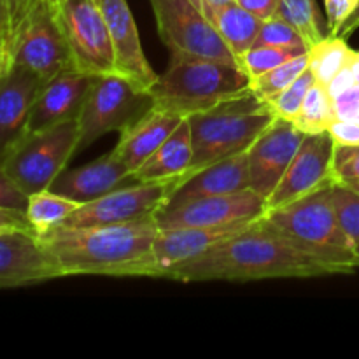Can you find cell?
<instances>
[{"label":"cell","instance_id":"1","mask_svg":"<svg viewBox=\"0 0 359 359\" xmlns=\"http://www.w3.org/2000/svg\"><path fill=\"white\" fill-rule=\"evenodd\" d=\"M325 276H332V272L287 241L263 216L198 258L172 269L165 279L179 283H249Z\"/></svg>","mask_w":359,"mask_h":359},{"label":"cell","instance_id":"2","mask_svg":"<svg viewBox=\"0 0 359 359\" xmlns=\"http://www.w3.org/2000/svg\"><path fill=\"white\" fill-rule=\"evenodd\" d=\"M156 217L104 226H58L39 235L67 276L160 277L154 258Z\"/></svg>","mask_w":359,"mask_h":359},{"label":"cell","instance_id":"3","mask_svg":"<svg viewBox=\"0 0 359 359\" xmlns=\"http://www.w3.org/2000/svg\"><path fill=\"white\" fill-rule=\"evenodd\" d=\"M251 93V79L237 65L193 56H170V65L151 88L154 105L189 118Z\"/></svg>","mask_w":359,"mask_h":359},{"label":"cell","instance_id":"4","mask_svg":"<svg viewBox=\"0 0 359 359\" xmlns=\"http://www.w3.org/2000/svg\"><path fill=\"white\" fill-rule=\"evenodd\" d=\"M276 118L269 104L255 93L231 98L207 111L191 114L188 121L191 130L193 160L182 179L216 161L248 151Z\"/></svg>","mask_w":359,"mask_h":359},{"label":"cell","instance_id":"5","mask_svg":"<svg viewBox=\"0 0 359 359\" xmlns=\"http://www.w3.org/2000/svg\"><path fill=\"white\" fill-rule=\"evenodd\" d=\"M277 231L332 272L353 273L358 269L356 245L340 226L330 202L328 186L298 202L265 214Z\"/></svg>","mask_w":359,"mask_h":359},{"label":"cell","instance_id":"6","mask_svg":"<svg viewBox=\"0 0 359 359\" xmlns=\"http://www.w3.org/2000/svg\"><path fill=\"white\" fill-rule=\"evenodd\" d=\"M154 105L151 91L118 72L95 76L77 118L79 146L84 151L109 132H123Z\"/></svg>","mask_w":359,"mask_h":359},{"label":"cell","instance_id":"7","mask_svg":"<svg viewBox=\"0 0 359 359\" xmlns=\"http://www.w3.org/2000/svg\"><path fill=\"white\" fill-rule=\"evenodd\" d=\"M79 146L77 119L60 123L51 128L27 133L11 151L2 167L14 182L27 193L49 189L56 177L65 170Z\"/></svg>","mask_w":359,"mask_h":359},{"label":"cell","instance_id":"8","mask_svg":"<svg viewBox=\"0 0 359 359\" xmlns=\"http://www.w3.org/2000/svg\"><path fill=\"white\" fill-rule=\"evenodd\" d=\"M156 28L170 56H193L237 65V58L216 30L200 0H149Z\"/></svg>","mask_w":359,"mask_h":359},{"label":"cell","instance_id":"9","mask_svg":"<svg viewBox=\"0 0 359 359\" xmlns=\"http://www.w3.org/2000/svg\"><path fill=\"white\" fill-rule=\"evenodd\" d=\"M63 32L74 69L90 76L118 72L111 32L98 0L51 4Z\"/></svg>","mask_w":359,"mask_h":359},{"label":"cell","instance_id":"10","mask_svg":"<svg viewBox=\"0 0 359 359\" xmlns=\"http://www.w3.org/2000/svg\"><path fill=\"white\" fill-rule=\"evenodd\" d=\"M6 49L11 62L30 69L44 83L74 67L55 7L48 0L28 14L6 44Z\"/></svg>","mask_w":359,"mask_h":359},{"label":"cell","instance_id":"11","mask_svg":"<svg viewBox=\"0 0 359 359\" xmlns=\"http://www.w3.org/2000/svg\"><path fill=\"white\" fill-rule=\"evenodd\" d=\"M177 181L135 182L121 186L93 202L77 207L62 226H104L154 217L170 200Z\"/></svg>","mask_w":359,"mask_h":359},{"label":"cell","instance_id":"12","mask_svg":"<svg viewBox=\"0 0 359 359\" xmlns=\"http://www.w3.org/2000/svg\"><path fill=\"white\" fill-rule=\"evenodd\" d=\"M266 214V200L252 189L230 195L205 196L182 203H167L156 214L160 230L191 226H224L249 223Z\"/></svg>","mask_w":359,"mask_h":359},{"label":"cell","instance_id":"13","mask_svg":"<svg viewBox=\"0 0 359 359\" xmlns=\"http://www.w3.org/2000/svg\"><path fill=\"white\" fill-rule=\"evenodd\" d=\"M335 147L330 132L305 137L286 174L266 200V212L298 202L337 181L333 172Z\"/></svg>","mask_w":359,"mask_h":359},{"label":"cell","instance_id":"14","mask_svg":"<svg viewBox=\"0 0 359 359\" xmlns=\"http://www.w3.org/2000/svg\"><path fill=\"white\" fill-rule=\"evenodd\" d=\"M305 137L287 119H273L248 149L249 188L269 200Z\"/></svg>","mask_w":359,"mask_h":359},{"label":"cell","instance_id":"15","mask_svg":"<svg viewBox=\"0 0 359 359\" xmlns=\"http://www.w3.org/2000/svg\"><path fill=\"white\" fill-rule=\"evenodd\" d=\"M63 277L32 230L0 231V287H23Z\"/></svg>","mask_w":359,"mask_h":359},{"label":"cell","instance_id":"16","mask_svg":"<svg viewBox=\"0 0 359 359\" xmlns=\"http://www.w3.org/2000/svg\"><path fill=\"white\" fill-rule=\"evenodd\" d=\"M44 81L20 63L11 62L0 76V165L27 135L28 119Z\"/></svg>","mask_w":359,"mask_h":359},{"label":"cell","instance_id":"17","mask_svg":"<svg viewBox=\"0 0 359 359\" xmlns=\"http://www.w3.org/2000/svg\"><path fill=\"white\" fill-rule=\"evenodd\" d=\"M93 77L70 67L48 81L32 107L27 133L41 132L79 118Z\"/></svg>","mask_w":359,"mask_h":359},{"label":"cell","instance_id":"18","mask_svg":"<svg viewBox=\"0 0 359 359\" xmlns=\"http://www.w3.org/2000/svg\"><path fill=\"white\" fill-rule=\"evenodd\" d=\"M98 2L111 32L118 74L128 77L142 90L151 91L158 81V74L144 55L142 42L128 2L126 0H98Z\"/></svg>","mask_w":359,"mask_h":359},{"label":"cell","instance_id":"19","mask_svg":"<svg viewBox=\"0 0 359 359\" xmlns=\"http://www.w3.org/2000/svg\"><path fill=\"white\" fill-rule=\"evenodd\" d=\"M130 181H133L132 170L112 149L91 163L63 170L49 189L83 205L121 188Z\"/></svg>","mask_w":359,"mask_h":359},{"label":"cell","instance_id":"20","mask_svg":"<svg viewBox=\"0 0 359 359\" xmlns=\"http://www.w3.org/2000/svg\"><path fill=\"white\" fill-rule=\"evenodd\" d=\"M251 223H255V221L224 224V226H191L160 230L154 238V258H156L160 277L165 279V276L172 269L198 258L216 244L248 228Z\"/></svg>","mask_w":359,"mask_h":359},{"label":"cell","instance_id":"21","mask_svg":"<svg viewBox=\"0 0 359 359\" xmlns=\"http://www.w3.org/2000/svg\"><path fill=\"white\" fill-rule=\"evenodd\" d=\"M184 119V116L177 112L153 105L128 128L119 132V140L114 151L133 174L156 153L158 147L174 133V130Z\"/></svg>","mask_w":359,"mask_h":359},{"label":"cell","instance_id":"22","mask_svg":"<svg viewBox=\"0 0 359 359\" xmlns=\"http://www.w3.org/2000/svg\"><path fill=\"white\" fill-rule=\"evenodd\" d=\"M249 188L248 151L224 158L177 182L168 203H182L205 196L230 195Z\"/></svg>","mask_w":359,"mask_h":359},{"label":"cell","instance_id":"23","mask_svg":"<svg viewBox=\"0 0 359 359\" xmlns=\"http://www.w3.org/2000/svg\"><path fill=\"white\" fill-rule=\"evenodd\" d=\"M326 88L335 107V121L328 130L333 140L337 146L359 144V51Z\"/></svg>","mask_w":359,"mask_h":359},{"label":"cell","instance_id":"24","mask_svg":"<svg viewBox=\"0 0 359 359\" xmlns=\"http://www.w3.org/2000/svg\"><path fill=\"white\" fill-rule=\"evenodd\" d=\"M193 144L188 118L174 130L156 153L133 172V182L181 181L191 167Z\"/></svg>","mask_w":359,"mask_h":359},{"label":"cell","instance_id":"25","mask_svg":"<svg viewBox=\"0 0 359 359\" xmlns=\"http://www.w3.org/2000/svg\"><path fill=\"white\" fill-rule=\"evenodd\" d=\"M200 4H202L203 13L207 14L210 23L219 32V35L235 55V58H238L242 53H245L256 44L263 21L249 11H245L241 4L230 2L224 4V6Z\"/></svg>","mask_w":359,"mask_h":359},{"label":"cell","instance_id":"26","mask_svg":"<svg viewBox=\"0 0 359 359\" xmlns=\"http://www.w3.org/2000/svg\"><path fill=\"white\" fill-rule=\"evenodd\" d=\"M81 203L65 196L53 193L51 189L34 193L28 196V205L25 214L30 221L32 230L37 235H44L55 228L62 226L67 217L79 207Z\"/></svg>","mask_w":359,"mask_h":359},{"label":"cell","instance_id":"27","mask_svg":"<svg viewBox=\"0 0 359 359\" xmlns=\"http://www.w3.org/2000/svg\"><path fill=\"white\" fill-rule=\"evenodd\" d=\"M333 121H335V107L328 88L316 81L305 95L300 112L291 123L305 135H314V133L328 132Z\"/></svg>","mask_w":359,"mask_h":359},{"label":"cell","instance_id":"28","mask_svg":"<svg viewBox=\"0 0 359 359\" xmlns=\"http://www.w3.org/2000/svg\"><path fill=\"white\" fill-rule=\"evenodd\" d=\"M353 53L354 49H351L346 39L342 37L328 35L321 42H318L314 48L309 49V67L316 81L328 86L339 76L340 70L347 65Z\"/></svg>","mask_w":359,"mask_h":359},{"label":"cell","instance_id":"29","mask_svg":"<svg viewBox=\"0 0 359 359\" xmlns=\"http://www.w3.org/2000/svg\"><path fill=\"white\" fill-rule=\"evenodd\" d=\"M277 16L293 25L304 41L307 42L309 49L314 48L318 42L325 39L321 30V16H319L316 0H279Z\"/></svg>","mask_w":359,"mask_h":359},{"label":"cell","instance_id":"30","mask_svg":"<svg viewBox=\"0 0 359 359\" xmlns=\"http://www.w3.org/2000/svg\"><path fill=\"white\" fill-rule=\"evenodd\" d=\"M309 69V53L297 56V58L290 60V62L283 63V65L276 67V69L269 70L263 76L251 79V93L262 98L263 102L270 100L280 91L286 90L300 74H304Z\"/></svg>","mask_w":359,"mask_h":359},{"label":"cell","instance_id":"31","mask_svg":"<svg viewBox=\"0 0 359 359\" xmlns=\"http://www.w3.org/2000/svg\"><path fill=\"white\" fill-rule=\"evenodd\" d=\"M330 202L340 226L354 245L359 244V193L344 182L333 181L328 186Z\"/></svg>","mask_w":359,"mask_h":359},{"label":"cell","instance_id":"32","mask_svg":"<svg viewBox=\"0 0 359 359\" xmlns=\"http://www.w3.org/2000/svg\"><path fill=\"white\" fill-rule=\"evenodd\" d=\"M309 53V51H307ZM304 55L302 51H294V49H283L273 48V46H259L255 44L249 48L248 51L242 53L237 58L238 67L248 74L249 79H256V77L263 76L269 70L276 69V67L283 65V63L290 62V60L297 58V56Z\"/></svg>","mask_w":359,"mask_h":359},{"label":"cell","instance_id":"33","mask_svg":"<svg viewBox=\"0 0 359 359\" xmlns=\"http://www.w3.org/2000/svg\"><path fill=\"white\" fill-rule=\"evenodd\" d=\"M314 83L316 77L314 74H312L311 67H309V69L305 70L304 74H300L286 90H283L279 95H276L273 98L266 100V104H269V107L272 109V112L277 118L293 121V119L297 118L298 112H300L302 104H304L305 100V95H307V91L311 90V86Z\"/></svg>","mask_w":359,"mask_h":359},{"label":"cell","instance_id":"34","mask_svg":"<svg viewBox=\"0 0 359 359\" xmlns=\"http://www.w3.org/2000/svg\"><path fill=\"white\" fill-rule=\"evenodd\" d=\"M256 44L259 46H273V48L294 49V51L307 53L309 46L300 35V32L287 23L286 20L279 16H273L270 20L263 21L259 28Z\"/></svg>","mask_w":359,"mask_h":359},{"label":"cell","instance_id":"35","mask_svg":"<svg viewBox=\"0 0 359 359\" xmlns=\"http://www.w3.org/2000/svg\"><path fill=\"white\" fill-rule=\"evenodd\" d=\"M335 179L344 184L359 182V144H346L335 147L333 158Z\"/></svg>","mask_w":359,"mask_h":359},{"label":"cell","instance_id":"36","mask_svg":"<svg viewBox=\"0 0 359 359\" xmlns=\"http://www.w3.org/2000/svg\"><path fill=\"white\" fill-rule=\"evenodd\" d=\"M358 6L359 0H325L326 27H328L330 35L337 37L340 34L342 27L353 16Z\"/></svg>","mask_w":359,"mask_h":359},{"label":"cell","instance_id":"37","mask_svg":"<svg viewBox=\"0 0 359 359\" xmlns=\"http://www.w3.org/2000/svg\"><path fill=\"white\" fill-rule=\"evenodd\" d=\"M28 195L11 179L6 168L0 165V207L2 209L27 210Z\"/></svg>","mask_w":359,"mask_h":359},{"label":"cell","instance_id":"38","mask_svg":"<svg viewBox=\"0 0 359 359\" xmlns=\"http://www.w3.org/2000/svg\"><path fill=\"white\" fill-rule=\"evenodd\" d=\"M237 2L262 21L277 16L279 9V0H237Z\"/></svg>","mask_w":359,"mask_h":359},{"label":"cell","instance_id":"39","mask_svg":"<svg viewBox=\"0 0 359 359\" xmlns=\"http://www.w3.org/2000/svg\"><path fill=\"white\" fill-rule=\"evenodd\" d=\"M6 230H32L27 214L23 210L2 209L0 207V231Z\"/></svg>","mask_w":359,"mask_h":359},{"label":"cell","instance_id":"40","mask_svg":"<svg viewBox=\"0 0 359 359\" xmlns=\"http://www.w3.org/2000/svg\"><path fill=\"white\" fill-rule=\"evenodd\" d=\"M41 2H44V0H9L11 27H13V34H11V37H13L14 32L20 28V25L27 20L28 14H30Z\"/></svg>","mask_w":359,"mask_h":359},{"label":"cell","instance_id":"41","mask_svg":"<svg viewBox=\"0 0 359 359\" xmlns=\"http://www.w3.org/2000/svg\"><path fill=\"white\" fill-rule=\"evenodd\" d=\"M13 27H11V6L9 0H0V39L4 42H9Z\"/></svg>","mask_w":359,"mask_h":359},{"label":"cell","instance_id":"42","mask_svg":"<svg viewBox=\"0 0 359 359\" xmlns=\"http://www.w3.org/2000/svg\"><path fill=\"white\" fill-rule=\"evenodd\" d=\"M358 28H359V6H358V9L354 11L353 16H351L349 20H347V23L344 25L342 30H340V34L337 35V37H342V39L351 37V35H353L354 32L358 30Z\"/></svg>","mask_w":359,"mask_h":359},{"label":"cell","instance_id":"43","mask_svg":"<svg viewBox=\"0 0 359 359\" xmlns=\"http://www.w3.org/2000/svg\"><path fill=\"white\" fill-rule=\"evenodd\" d=\"M7 63H9L7 49H6V46H0V76H2L4 69H6V67H7Z\"/></svg>","mask_w":359,"mask_h":359},{"label":"cell","instance_id":"44","mask_svg":"<svg viewBox=\"0 0 359 359\" xmlns=\"http://www.w3.org/2000/svg\"><path fill=\"white\" fill-rule=\"evenodd\" d=\"M200 2L207 4V6H224V4L237 2V0H200Z\"/></svg>","mask_w":359,"mask_h":359},{"label":"cell","instance_id":"45","mask_svg":"<svg viewBox=\"0 0 359 359\" xmlns=\"http://www.w3.org/2000/svg\"><path fill=\"white\" fill-rule=\"evenodd\" d=\"M347 186H351V188L356 189V191L359 193V182H349V184H347Z\"/></svg>","mask_w":359,"mask_h":359},{"label":"cell","instance_id":"46","mask_svg":"<svg viewBox=\"0 0 359 359\" xmlns=\"http://www.w3.org/2000/svg\"><path fill=\"white\" fill-rule=\"evenodd\" d=\"M356 263H358V266H359V244L356 245Z\"/></svg>","mask_w":359,"mask_h":359},{"label":"cell","instance_id":"47","mask_svg":"<svg viewBox=\"0 0 359 359\" xmlns=\"http://www.w3.org/2000/svg\"><path fill=\"white\" fill-rule=\"evenodd\" d=\"M49 4H56V2H60V0H48Z\"/></svg>","mask_w":359,"mask_h":359},{"label":"cell","instance_id":"48","mask_svg":"<svg viewBox=\"0 0 359 359\" xmlns=\"http://www.w3.org/2000/svg\"><path fill=\"white\" fill-rule=\"evenodd\" d=\"M0 46H6V42H4L2 39H0Z\"/></svg>","mask_w":359,"mask_h":359}]
</instances>
